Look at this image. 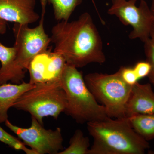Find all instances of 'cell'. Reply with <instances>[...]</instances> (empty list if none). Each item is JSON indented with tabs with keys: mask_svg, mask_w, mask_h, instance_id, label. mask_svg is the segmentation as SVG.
I'll return each mask as SVG.
<instances>
[{
	"mask_svg": "<svg viewBox=\"0 0 154 154\" xmlns=\"http://www.w3.org/2000/svg\"><path fill=\"white\" fill-rule=\"evenodd\" d=\"M51 34L54 51L62 56L68 64L79 68L106 61L102 38L89 13H83L72 22H58Z\"/></svg>",
	"mask_w": 154,
	"mask_h": 154,
	"instance_id": "cell-1",
	"label": "cell"
},
{
	"mask_svg": "<svg viewBox=\"0 0 154 154\" xmlns=\"http://www.w3.org/2000/svg\"><path fill=\"white\" fill-rule=\"evenodd\" d=\"M94 140L88 154H143L149 148L147 141L134 130L126 117H107L87 123Z\"/></svg>",
	"mask_w": 154,
	"mask_h": 154,
	"instance_id": "cell-2",
	"label": "cell"
},
{
	"mask_svg": "<svg viewBox=\"0 0 154 154\" xmlns=\"http://www.w3.org/2000/svg\"><path fill=\"white\" fill-rule=\"evenodd\" d=\"M77 69L66 63L60 81L66 96V106L64 112L80 123L108 117L105 107L98 104L86 85L82 72Z\"/></svg>",
	"mask_w": 154,
	"mask_h": 154,
	"instance_id": "cell-3",
	"label": "cell"
},
{
	"mask_svg": "<svg viewBox=\"0 0 154 154\" xmlns=\"http://www.w3.org/2000/svg\"><path fill=\"white\" fill-rule=\"evenodd\" d=\"M42 12L40 21L37 26L30 28L29 25L14 23L13 31L16 49L12 82L19 84L23 82L25 70L36 55L48 49L51 41L45 30L44 23L47 4L40 1Z\"/></svg>",
	"mask_w": 154,
	"mask_h": 154,
	"instance_id": "cell-4",
	"label": "cell"
},
{
	"mask_svg": "<svg viewBox=\"0 0 154 154\" xmlns=\"http://www.w3.org/2000/svg\"><path fill=\"white\" fill-rule=\"evenodd\" d=\"M66 106L65 93L60 82H55L34 85L19 97L13 107L28 112L43 125L45 117L57 119Z\"/></svg>",
	"mask_w": 154,
	"mask_h": 154,
	"instance_id": "cell-5",
	"label": "cell"
},
{
	"mask_svg": "<svg viewBox=\"0 0 154 154\" xmlns=\"http://www.w3.org/2000/svg\"><path fill=\"white\" fill-rule=\"evenodd\" d=\"M84 79L95 99L105 107L108 117H125V106L132 86L124 82L119 69L110 75L97 72L88 74Z\"/></svg>",
	"mask_w": 154,
	"mask_h": 154,
	"instance_id": "cell-6",
	"label": "cell"
},
{
	"mask_svg": "<svg viewBox=\"0 0 154 154\" xmlns=\"http://www.w3.org/2000/svg\"><path fill=\"white\" fill-rule=\"evenodd\" d=\"M137 0H112L107 13L117 17L124 25H130L133 30L129 35L131 39L139 38L144 43L150 39L154 17L150 8L145 0L139 6Z\"/></svg>",
	"mask_w": 154,
	"mask_h": 154,
	"instance_id": "cell-7",
	"label": "cell"
},
{
	"mask_svg": "<svg viewBox=\"0 0 154 154\" xmlns=\"http://www.w3.org/2000/svg\"><path fill=\"white\" fill-rule=\"evenodd\" d=\"M5 124L35 154H58L63 149V138L60 128L54 130L45 129L43 125L33 116L31 126L28 128L14 125L8 119Z\"/></svg>",
	"mask_w": 154,
	"mask_h": 154,
	"instance_id": "cell-8",
	"label": "cell"
},
{
	"mask_svg": "<svg viewBox=\"0 0 154 154\" xmlns=\"http://www.w3.org/2000/svg\"><path fill=\"white\" fill-rule=\"evenodd\" d=\"M36 0H0V18L6 22L29 25L40 19Z\"/></svg>",
	"mask_w": 154,
	"mask_h": 154,
	"instance_id": "cell-9",
	"label": "cell"
},
{
	"mask_svg": "<svg viewBox=\"0 0 154 154\" xmlns=\"http://www.w3.org/2000/svg\"><path fill=\"white\" fill-rule=\"evenodd\" d=\"M154 114V92L150 83L137 82L132 86L125 106V116Z\"/></svg>",
	"mask_w": 154,
	"mask_h": 154,
	"instance_id": "cell-10",
	"label": "cell"
},
{
	"mask_svg": "<svg viewBox=\"0 0 154 154\" xmlns=\"http://www.w3.org/2000/svg\"><path fill=\"white\" fill-rule=\"evenodd\" d=\"M34 85L22 82L19 84L5 83L0 85V123L8 120V111L25 92Z\"/></svg>",
	"mask_w": 154,
	"mask_h": 154,
	"instance_id": "cell-11",
	"label": "cell"
},
{
	"mask_svg": "<svg viewBox=\"0 0 154 154\" xmlns=\"http://www.w3.org/2000/svg\"><path fill=\"white\" fill-rule=\"evenodd\" d=\"M16 49L14 46L7 47L0 42V85L12 82Z\"/></svg>",
	"mask_w": 154,
	"mask_h": 154,
	"instance_id": "cell-12",
	"label": "cell"
},
{
	"mask_svg": "<svg viewBox=\"0 0 154 154\" xmlns=\"http://www.w3.org/2000/svg\"><path fill=\"white\" fill-rule=\"evenodd\" d=\"M131 127L146 141L154 139V114H139L127 117Z\"/></svg>",
	"mask_w": 154,
	"mask_h": 154,
	"instance_id": "cell-13",
	"label": "cell"
},
{
	"mask_svg": "<svg viewBox=\"0 0 154 154\" xmlns=\"http://www.w3.org/2000/svg\"><path fill=\"white\" fill-rule=\"evenodd\" d=\"M66 63L63 57L60 54L48 51L46 65V79L47 82H60Z\"/></svg>",
	"mask_w": 154,
	"mask_h": 154,
	"instance_id": "cell-14",
	"label": "cell"
},
{
	"mask_svg": "<svg viewBox=\"0 0 154 154\" xmlns=\"http://www.w3.org/2000/svg\"><path fill=\"white\" fill-rule=\"evenodd\" d=\"M48 49L36 55L30 62L27 70L30 75L29 82L33 85L47 82L46 79Z\"/></svg>",
	"mask_w": 154,
	"mask_h": 154,
	"instance_id": "cell-15",
	"label": "cell"
},
{
	"mask_svg": "<svg viewBox=\"0 0 154 154\" xmlns=\"http://www.w3.org/2000/svg\"><path fill=\"white\" fill-rule=\"evenodd\" d=\"M52 6L54 19L58 22L69 21L70 17L83 0H40Z\"/></svg>",
	"mask_w": 154,
	"mask_h": 154,
	"instance_id": "cell-16",
	"label": "cell"
},
{
	"mask_svg": "<svg viewBox=\"0 0 154 154\" xmlns=\"http://www.w3.org/2000/svg\"><path fill=\"white\" fill-rule=\"evenodd\" d=\"M90 146L89 138L84 136L81 130L78 129L71 138L68 147L58 154H88Z\"/></svg>",
	"mask_w": 154,
	"mask_h": 154,
	"instance_id": "cell-17",
	"label": "cell"
},
{
	"mask_svg": "<svg viewBox=\"0 0 154 154\" xmlns=\"http://www.w3.org/2000/svg\"><path fill=\"white\" fill-rule=\"evenodd\" d=\"M0 141L17 150H22L27 154H35L31 149L28 148L19 138L6 131L0 126Z\"/></svg>",
	"mask_w": 154,
	"mask_h": 154,
	"instance_id": "cell-18",
	"label": "cell"
},
{
	"mask_svg": "<svg viewBox=\"0 0 154 154\" xmlns=\"http://www.w3.org/2000/svg\"><path fill=\"white\" fill-rule=\"evenodd\" d=\"M144 43L146 61L149 63L151 66L150 72L148 78L150 83L154 87V44L150 38Z\"/></svg>",
	"mask_w": 154,
	"mask_h": 154,
	"instance_id": "cell-19",
	"label": "cell"
},
{
	"mask_svg": "<svg viewBox=\"0 0 154 154\" xmlns=\"http://www.w3.org/2000/svg\"><path fill=\"white\" fill-rule=\"evenodd\" d=\"M119 69L122 78L127 84L132 86L137 82L139 79L133 68L122 66Z\"/></svg>",
	"mask_w": 154,
	"mask_h": 154,
	"instance_id": "cell-20",
	"label": "cell"
},
{
	"mask_svg": "<svg viewBox=\"0 0 154 154\" xmlns=\"http://www.w3.org/2000/svg\"><path fill=\"white\" fill-rule=\"evenodd\" d=\"M133 68L139 79L148 77L151 70L150 65L146 61L137 62Z\"/></svg>",
	"mask_w": 154,
	"mask_h": 154,
	"instance_id": "cell-21",
	"label": "cell"
},
{
	"mask_svg": "<svg viewBox=\"0 0 154 154\" xmlns=\"http://www.w3.org/2000/svg\"><path fill=\"white\" fill-rule=\"evenodd\" d=\"M7 30V22L0 18V35L5 34Z\"/></svg>",
	"mask_w": 154,
	"mask_h": 154,
	"instance_id": "cell-22",
	"label": "cell"
},
{
	"mask_svg": "<svg viewBox=\"0 0 154 154\" xmlns=\"http://www.w3.org/2000/svg\"><path fill=\"white\" fill-rule=\"evenodd\" d=\"M150 9L154 17V0H152V1L151 7ZM151 31H154V21L153 23L152 26Z\"/></svg>",
	"mask_w": 154,
	"mask_h": 154,
	"instance_id": "cell-23",
	"label": "cell"
},
{
	"mask_svg": "<svg viewBox=\"0 0 154 154\" xmlns=\"http://www.w3.org/2000/svg\"><path fill=\"white\" fill-rule=\"evenodd\" d=\"M151 40L152 42L154 44V31H151L150 33V36Z\"/></svg>",
	"mask_w": 154,
	"mask_h": 154,
	"instance_id": "cell-24",
	"label": "cell"
},
{
	"mask_svg": "<svg viewBox=\"0 0 154 154\" xmlns=\"http://www.w3.org/2000/svg\"><path fill=\"white\" fill-rule=\"evenodd\" d=\"M92 2H93V4H94V6H95V8H96V11H97V13H98V15H99V17H100V15H99V12H98V10H97V8H96V5H95V3L94 2V0H92Z\"/></svg>",
	"mask_w": 154,
	"mask_h": 154,
	"instance_id": "cell-25",
	"label": "cell"
}]
</instances>
